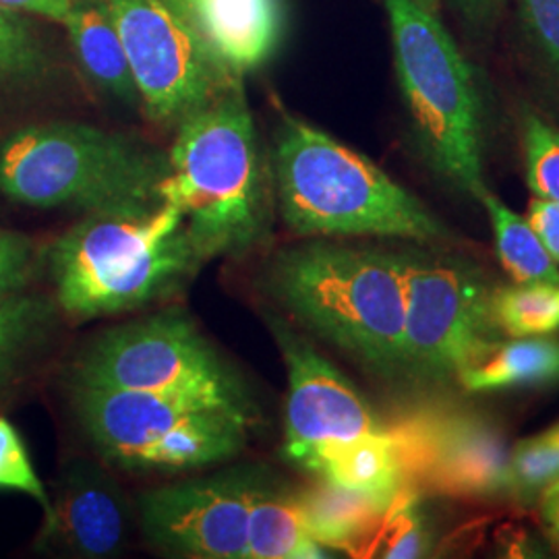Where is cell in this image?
Segmentation results:
<instances>
[{
    "mask_svg": "<svg viewBox=\"0 0 559 559\" xmlns=\"http://www.w3.org/2000/svg\"><path fill=\"white\" fill-rule=\"evenodd\" d=\"M385 429L402 489L454 498H493L508 491L510 448L491 420L445 402H427Z\"/></svg>",
    "mask_w": 559,
    "mask_h": 559,
    "instance_id": "10",
    "label": "cell"
},
{
    "mask_svg": "<svg viewBox=\"0 0 559 559\" xmlns=\"http://www.w3.org/2000/svg\"><path fill=\"white\" fill-rule=\"evenodd\" d=\"M323 549L305 524L297 491L265 480L251 503L245 559H318Z\"/></svg>",
    "mask_w": 559,
    "mask_h": 559,
    "instance_id": "19",
    "label": "cell"
},
{
    "mask_svg": "<svg viewBox=\"0 0 559 559\" xmlns=\"http://www.w3.org/2000/svg\"><path fill=\"white\" fill-rule=\"evenodd\" d=\"M413 2L419 4L423 9H427L429 13H436V15L441 13V0H413Z\"/></svg>",
    "mask_w": 559,
    "mask_h": 559,
    "instance_id": "36",
    "label": "cell"
},
{
    "mask_svg": "<svg viewBox=\"0 0 559 559\" xmlns=\"http://www.w3.org/2000/svg\"><path fill=\"white\" fill-rule=\"evenodd\" d=\"M274 179L297 235L445 239L441 222L376 162L297 117L276 131Z\"/></svg>",
    "mask_w": 559,
    "mask_h": 559,
    "instance_id": "3",
    "label": "cell"
},
{
    "mask_svg": "<svg viewBox=\"0 0 559 559\" xmlns=\"http://www.w3.org/2000/svg\"><path fill=\"white\" fill-rule=\"evenodd\" d=\"M170 175L158 150L85 122H41L0 143V193L38 210L147 216Z\"/></svg>",
    "mask_w": 559,
    "mask_h": 559,
    "instance_id": "2",
    "label": "cell"
},
{
    "mask_svg": "<svg viewBox=\"0 0 559 559\" xmlns=\"http://www.w3.org/2000/svg\"><path fill=\"white\" fill-rule=\"evenodd\" d=\"M0 489L29 496L44 510V516L52 510V498L32 464L20 431L4 417H0Z\"/></svg>",
    "mask_w": 559,
    "mask_h": 559,
    "instance_id": "28",
    "label": "cell"
},
{
    "mask_svg": "<svg viewBox=\"0 0 559 559\" xmlns=\"http://www.w3.org/2000/svg\"><path fill=\"white\" fill-rule=\"evenodd\" d=\"M267 286L321 338L381 371L404 367L402 258L307 242L280 251L267 267Z\"/></svg>",
    "mask_w": 559,
    "mask_h": 559,
    "instance_id": "4",
    "label": "cell"
},
{
    "mask_svg": "<svg viewBox=\"0 0 559 559\" xmlns=\"http://www.w3.org/2000/svg\"><path fill=\"white\" fill-rule=\"evenodd\" d=\"M263 483L258 466H235L154 489L140 500L143 535L179 558L245 559L249 512Z\"/></svg>",
    "mask_w": 559,
    "mask_h": 559,
    "instance_id": "12",
    "label": "cell"
},
{
    "mask_svg": "<svg viewBox=\"0 0 559 559\" xmlns=\"http://www.w3.org/2000/svg\"><path fill=\"white\" fill-rule=\"evenodd\" d=\"M80 388L226 400L251 406L239 376L185 313L168 309L122 323L94 340L75 360Z\"/></svg>",
    "mask_w": 559,
    "mask_h": 559,
    "instance_id": "8",
    "label": "cell"
},
{
    "mask_svg": "<svg viewBox=\"0 0 559 559\" xmlns=\"http://www.w3.org/2000/svg\"><path fill=\"white\" fill-rule=\"evenodd\" d=\"M528 224L537 233L547 253L559 263V203L535 198L528 207Z\"/></svg>",
    "mask_w": 559,
    "mask_h": 559,
    "instance_id": "32",
    "label": "cell"
},
{
    "mask_svg": "<svg viewBox=\"0 0 559 559\" xmlns=\"http://www.w3.org/2000/svg\"><path fill=\"white\" fill-rule=\"evenodd\" d=\"M540 508H543V519L549 524L551 535L559 543V480L540 493Z\"/></svg>",
    "mask_w": 559,
    "mask_h": 559,
    "instance_id": "34",
    "label": "cell"
},
{
    "mask_svg": "<svg viewBox=\"0 0 559 559\" xmlns=\"http://www.w3.org/2000/svg\"><path fill=\"white\" fill-rule=\"evenodd\" d=\"M80 423L102 456L129 471H187L235 459L253 406L226 400L73 385Z\"/></svg>",
    "mask_w": 559,
    "mask_h": 559,
    "instance_id": "7",
    "label": "cell"
},
{
    "mask_svg": "<svg viewBox=\"0 0 559 559\" xmlns=\"http://www.w3.org/2000/svg\"><path fill=\"white\" fill-rule=\"evenodd\" d=\"M46 69V55L32 27L0 7V81L38 78Z\"/></svg>",
    "mask_w": 559,
    "mask_h": 559,
    "instance_id": "27",
    "label": "cell"
},
{
    "mask_svg": "<svg viewBox=\"0 0 559 559\" xmlns=\"http://www.w3.org/2000/svg\"><path fill=\"white\" fill-rule=\"evenodd\" d=\"M443 4L473 34H487L498 25L508 0H443Z\"/></svg>",
    "mask_w": 559,
    "mask_h": 559,
    "instance_id": "31",
    "label": "cell"
},
{
    "mask_svg": "<svg viewBox=\"0 0 559 559\" xmlns=\"http://www.w3.org/2000/svg\"><path fill=\"white\" fill-rule=\"evenodd\" d=\"M400 92L423 152L441 177L483 200V127L477 81L440 15L413 0H383Z\"/></svg>",
    "mask_w": 559,
    "mask_h": 559,
    "instance_id": "6",
    "label": "cell"
},
{
    "mask_svg": "<svg viewBox=\"0 0 559 559\" xmlns=\"http://www.w3.org/2000/svg\"><path fill=\"white\" fill-rule=\"evenodd\" d=\"M313 475L340 487L360 491L385 508L402 489L399 462L385 425L380 433L330 450Z\"/></svg>",
    "mask_w": 559,
    "mask_h": 559,
    "instance_id": "20",
    "label": "cell"
},
{
    "mask_svg": "<svg viewBox=\"0 0 559 559\" xmlns=\"http://www.w3.org/2000/svg\"><path fill=\"white\" fill-rule=\"evenodd\" d=\"M168 164L162 203L185 216L201 261L242 258L267 237V177L239 78L180 120Z\"/></svg>",
    "mask_w": 559,
    "mask_h": 559,
    "instance_id": "1",
    "label": "cell"
},
{
    "mask_svg": "<svg viewBox=\"0 0 559 559\" xmlns=\"http://www.w3.org/2000/svg\"><path fill=\"white\" fill-rule=\"evenodd\" d=\"M480 201L485 203V210L496 233L498 255L503 267L512 274V278L519 284H559L558 261L547 253L528 221H524L514 210L506 207L489 191Z\"/></svg>",
    "mask_w": 559,
    "mask_h": 559,
    "instance_id": "21",
    "label": "cell"
},
{
    "mask_svg": "<svg viewBox=\"0 0 559 559\" xmlns=\"http://www.w3.org/2000/svg\"><path fill=\"white\" fill-rule=\"evenodd\" d=\"M48 263L60 309L92 320L177 293L203 261L185 216L164 203L147 216H87L55 240Z\"/></svg>",
    "mask_w": 559,
    "mask_h": 559,
    "instance_id": "5",
    "label": "cell"
},
{
    "mask_svg": "<svg viewBox=\"0 0 559 559\" xmlns=\"http://www.w3.org/2000/svg\"><path fill=\"white\" fill-rule=\"evenodd\" d=\"M191 25L233 75L270 59L284 36L282 0H189Z\"/></svg>",
    "mask_w": 559,
    "mask_h": 559,
    "instance_id": "15",
    "label": "cell"
},
{
    "mask_svg": "<svg viewBox=\"0 0 559 559\" xmlns=\"http://www.w3.org/2000/svg\"><path fill=\"white\" fill-rule=\"evenodd\" d=\"M522 145L526 180L535 198L559 203V131L539 115L524 110Z\"/></svg>",
    "mask_w": 559,
    "mask_h": 559,
    "instance_id": "25",
    "label": "cell"
},
{
    "mask_svg": "<svg viewBox=\"0 0 559 559\" xmlns=\"http://www.w3.org/2000/svg\"><path fill=\"white\" fill-rule=\"evenodd\" d=\"M36 270V247L25 235L0 228V300L20 295Z\"/></svg>",
    "mask_w": 559,
    "mask_h": 559,
    "instance_id": "30",
    "label": "cell"
},
{
    "mask_svg": "<svg viewBox=\"0 0 559 559\" xmlns=\"http://www.w3.org/2000/svg\"><path fill=\"white\" fill-rule=\"evenodd\" d=\"M491 318L501 332L551 336L559 332V284L533 282L491 293Z\"/></svg>",
    "mask_w": 559,
    "mask_h": 559,
    "instance_id": "22",
    "label": "cell"
},
{
    "mask_svg": "<svg viewBox=\"0 0 559 559\" xmlns=\"http://www.w3.org/2000/svg\"><path fill=\"white\" fill-rule=\"evenodd\" d=\"M456 378L471 392L559 383V340L549 336L491 340L464 365Z\"/></svg>",
    "mask_w": 559,
    "mask_h": 559,
    "instance_id": "17",
    "label": "cell"
},
{
    "mask_svg": "<svg viewBox=\"0 0 559 559\" xmlns=\"http://www.w3.org/2000/svg\"><path fill=\"white\" fill-rule=\"evenodd\" d=\"M406 288L404 367L429 378L459 376L493 336L491 293L471 272L402 258Z\"/></svg>",
    "mask_w": 559,
    "mask_h": 559,
    "instance_id": "11",
    "label": "cell"
},
{
    "mask_svg": "<svg viewBox=\"0 0 559 559\" xmlns=\"http://www.w3.org/2000/svg\"><path fill=\"white\" fill-rule=\"evenodd\" d=\"M50 316L52 307L40 297H25L20 293L0 300V371L13 365L41 336Z\"/></svg>",
    "mask_w": 559,
    "mask_h": 559,
    "instance_id": "26",
    "label": "cell"
},
{
    "mask_svg": "<svg viewBox=\"0 0 559 559\" xmlns=\"http://www.w3.org/2000/svg\"><path fill=\"white\" fill-rule=\"evenodd\" d=\"M559 480V425L522 440L510 452L508 493L533 500Z\"/></svg>",
    "mask_w": 559,
    "mask_h": 559,
    "instance_id": "24",
    "label": "cell"
},
{
    "mask_svg": "<svg viewBox=\"0 0 559 559\" xmlns=\"http://www.w3.org/2000/svg\"><path fill=\"white\" fill-rule=\"evenodd\" d=\"M119 32L150 119L179 124L239 75L214 57L198 29L162 0H100Z\"/></svg>",
    "mask_w": 559,
    "mask_h": 559,
    "instance_id": "9",
    "label": "cell"
},
{
    "mask_svg": "<svg viewBox=\"0 0 559 559\" xmlns=\"http://www.w3.org/2000/svg\"><path fill=\"white\" fill-rule=\"evenodd\" d=\"M162 2L168 4L175 13H179L182 20H187L191 23V17H189V0H162Z\"/></svg>",
    "mask_w": 559,
    "mask_h": 559,
    "instance_id": "35",
    "label": "cell"
},
{
    "mask_svg": "<svg viewBox=\"0 0 559 559\" xmlns=\"http://www.w3.org/2000/svg\"><path fill=\"white\" fill-rule=\"evenodd\" d=\"M429 549V535L419 514V493L400 489L388 506L360 558L415 559Z\"/></svg>",
    "mask_w": 559,
    "mask_h": 559,
    "instance_id": "23",
    "label": "cell"
},
{
    "mask_svg": "<svg viewBox=\"0 0 559 559\" xmlns=\"http://www.w3.org/2000/svg\"><path fill=\"white\" fill-rule=\"evenodd\" d=\"M80 0H0V7L11 9V11H25V13H34L46 20L62 21L69 17V13L73 11V7Z\"/></svg>",
    "mask_w": 559,
    "mask_h": 559,
    "instance_id": "33",
    "label": "cell"
},
{
    "mask_svg": "<svg viewBox=\"0 0 559 559\" xmlns=\"http://www.w3.org/2000/svg\"><path fill=\"white\" fill-rule=\"evenodd\" d=\"M519 17L531 50L559 81V0H519Z\"/></svg>",
    "mask_w": 559,
    "mask_h": 559,
    "instance_id": "29",
    "label": "cell"
},
{
    "mask_svg": "<svg viewBox=\"0 0 559 559\" xmlns=\"http://www.w3.org/2000/svg\"><path fill=\"white\" fill-rule=\"evenodd\" d=\"M62 23L85 75L124 104L140 100L119 32L100 0H80Z\"/></svg>",
    "mask_w": 559,
    "mask_h": 559,
    "instance_id": "18",
    "label": "cell"
},
{
    "mask_svg": "<svg viewBox=\"0 0 559 559\" xmlns=\"http://www.w3.org/2000/svg\"><path fill=\"white\" fill-rule=\"evenodd\" d=\"M133 512L119 483L92 460L67 466L59 498L44 516L40 540L69 556L106 559L124 549Z\"/></svg>",
    "mask_w": 559,
    "mask_h": 559,
    "instance_id": "14",
    "label": "cell"
},
{
    "mask_svg": "<svg viewBox=\"0 0 559 559\" xmlns=\"http://www.w3.org/2000/svg\"><path fill=\"white\" fill-rule=\"evenodd\" d=\"M300 512L311 537L321 547L362 556L365 545L378 528L385 506L360 491L320 479L297 491Z\"/></svg>",
    "mask_w": 559,
    "mask_h": 559,
    "instance_id": "16",
    "label": "cell"
},
{
    "mask_svg": "<svg viewBox=\"0 0 559 559\" xmlns=\"http://www.w3.org/2000/svg\"><path fill=\"white\" fill-rule=\"evenodd\" d=\"M270 328L288 371L282 448L286 459L316 473L330 450L380 433L383 425L367 400L311 342L278 318H270Z\"/></svg>",
    "mask_w": 559,
    "mask_h": 559,
    "instance_id": "13",
    "label": "cell"
}]
</instances>
